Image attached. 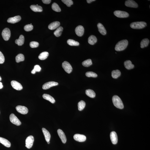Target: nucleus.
I'll return each mask as SVG.
<instances>
[{
  "label": "nucleus",
  "mask_w": 150,
  "mask_h": 150,
  "mask_svg": "<svg viewBox=\"0 0 150 150\" xmlns=\"http://www.w3.org/2000/svg\"><path fill=\"white\" fill-rule=\"evenodd\" d=\"M128 45V41L127 39L120 41L116 44L115 49L117 51H123L127 48Z\"/></svg>",
  "instance_id": "nucleus-1"
},
{
  "label": "nucleus",
  "mask_w": 150,
  "mask_h": 150,
  "mask_svg": "<svg viewBox=\"0 0 150 150\" xmlns=\"http://www.w3.org/2000/svg\"><path fill=\"white\" fill-rule=\"evenodd\" d=\"M112 101L114 105L116 108L120 109L124 108V105L122 101L118 96H114L112 98Z\"/></svg>",
  "instance_id": "nucleus-2"
},
{
  "label": "nucleus",
  "mask_w": 150,
  "mask_h": 150,
  "mask_svg": "<svg viewBox=\"0 0 150 150\" xmlns=\"http://www.w3.org/2000/svg\"><path fill=\"white\" fill-rule=\"evenodd\" d=\"M147 24L144 21L134 22L131 23L130 27L134 29H141L146 27Z\"/></svg>",
  "instance_id": "nucleus-3"
},
{
  "label": "nucleus",
  "mask_w": 150,
  "mask_h": 150,
  "mask_svg": "<svg viewBox=\"0 0 150 150\" xmlns=\"http://www.w3.org/2000/svg\"><path fill=\"white\" fill-rule=\"evenodd\" d=\"M114 14L118 18H126L129 16V14L127 12L123 11L116 10L114 12Z\"/></svg>",
  "instance_id": "nucleus-4"
},
{
  "label": "nucleus",
  "mask_w": 150,
  "mask_h": 150,
  "mask_svg": "<svg viewBox=\"0 0 150 150\" xmlns=\"http://www.w3.org/2000/svg\"><path fill=\"white\" fill-rule=\"evenodd\" d=\"M9 119L13 124L17 126H20L21 124V121L14 114L12 113L10 115Z\"/></svg>",
  "instance_id": "nucleus-5"
},
{
  "label": "nucleus",
  "mask_w": 150,
  "mask_h": 150,
  "mask_svg": "<svg viewBox=\"0 0 150 150\" xmlns=\"http://www.w3.org/2000/svg\"><path fill=\"white\" fill-rule=\"evenodd\" d=\"M34 141V138L32 136L30 135L27 138L26 141V146L28 149L32 147Z\"/></svg>",
  "instance_id": "nucleus-6"
},
{
  "label": "nucleus",
  "mask_w": 150,
  "mask_h": 150,
  "mask_svg": "<svg viewBox=\"0 0 150 150\" xmlns=\"http://www.w3.org/2000/svg\"><path fill=\"white\" fill-rule=\"evenodd\" d=\"M2 35L3 39L4 40H8L11 36L10 30L9 28H4L2 31Z\"/></svg>",
  "instance_id": "nucleus-7"
},
{
  "label": "nucleus",
  "mask_w": 150,
  "mask_h": 150,
  "mask_svg": "<svg viewBox=\"0 0 150 150\" xmlns=\"http://www.w3.org/2000/svg\"><path fill=\"white\" fill-rule=\"evenodd\" d=\"M62 67L65 71L70 73L72 71V68L69 63L67 61H64L62 64Z\"/></svg>",
  "instance_id": "nucleus-8"
},
{
  "label": "nucleus",
  "mask_w": 150,
  "mask_h": 150,
  "mask_svg": "<svg viewBox=\"0 0 150 150\" xmlns=\"http://www.w3.org/2000/svg\"><path fill=\"white\" fill-rule=\"evenodd\" d=\"M17 111L21 114L25 115L28 112V109L27 107L24 106L19 105L16 108Z\"/></svg>",
  "instance_id": "nucleus-9"
},
{
  "label": "nucleus",
  "mask_w": 150,
  "mask_h": 150,
  "mask_svg": "<svg viewBox=\"0 0 150 150\" xmlns=\"http://www.w3.org/2000/svg\"><path fill=\"white\" fill-rule=\"evenodd\" d=\"M73 138L76 141L80 142H84L86 140V137L85 135L80 134H75Z\"/></svg>",
  "instance_id": "nucleus-10"
},
{
  "label": "nucleus",
  "mask_w": 150,
  "mask_h": 150,
  "mask_svg": "<svg viewBox=\"0 0 150 150\" xmlns=\"http://www.w3.org/2000/svg\"><path fill=\"white\" fill-rule=\"evenodd\" d=\"M58 83L55 81H49L44 84L42 86V88L44 90L49 89L51 87L57 86Z\"/></svg>",
  "instance_id": "nucleus-11"
},
{
  "label": "nucleus",
  "mask_w": 150,
  "mask_h": 150,
  "mask_svg": "<svg viewBox=\"0 0 150 150\" xmlns=\"http://www.w3.org/2000/svg\"><path fill=\"white\" fill-rule=\"evenodd\" d=\"M11 83L12 87L17 90H20L23 89V87L22 85L18 82L15 81H12L11 82Z\"/></svg>",
  "instance_id": "nucleus-12"
},
{
  "label": "nucleus",
  "mask_w": 150,
  "mask_h": 150,
  "mask_svg": "<svg viewBox=\"0 0 150 150\" xmlns=\"http://www.w3.org/2000/svg\"><path fill=\"white\" fill-rule=\"evenodd\" d=\"M75 32L77 36L79 37H81L84 33V28L82 26H79L76 28Z\"/></svg>",
  "instance_id": "nucleus-13"
},
{
  "label": "nucleus",
  "mask_w": 150,
  "mask_h": 150,
  "mask_svg": "<svg viewBox=\"0 0 150 150\" xmlns=\"http://www.w3.org/2000/svg\"><path fill=\"white\" fill-rule=\"evenodd\" d=\"M125 4L127 7H129L137 8L138 7L137 3L132 0H128L126 1Z\"/></svg>",
  "instance_id": "nucleus-14"
},
{
  "label": "nucleus",
  "mask_w": 150,
  "mask_h": 150,
  "mask_svg": "<svg viewBox=\"0 0 150 150\" xmlns=\"http://www.w3.org/2000/svg\"><path fill=\"white\" fill-rule=\"evenodd\" d=\"M110 137L112 143L113 144H116L117 143L118 136L116 132L113 131L111 132L110 134Z\"/></svg>",
  "instance_id": "nucleus-15"
},
{
  "label": "nucleus",
  "mask_w": 150,
  "mask_h": 150,
  "mask_svg": "<svg viewBox=\"0 0 150 150\" xmlns=\"http://www.w3.org/2000/svg\"><path fill=\"white\" fill-rule=\"evenodd\" d=\"M57 133L63 143H65L67 141V138L64 132L61 129H59L57 130Z\"/></svg>",
  "instance_id": "nucleus-16"
},
{
  "label": "nucleus",
  "mask_w": 150,
  "mask_h": 150,
  "mask_svg": "<svg viewBox=\"0 0 150 150\" xmlns=\"http://www.w3.org/2000/svg\"><path fill=\"white\" fill-rule=\"evenodd\" d=\"M21 19V17L20 16H17L13 17H11L8 19L7 22L11 23H15L19 21Z\"/></svg>",
  "instance_id": "nucleus-17"
},
{
  "label": "nucleus",
  "mask_w": 150,
  "mask_h": 150,
  "mask_svg": "<svg viewBox=\"0 0 150 150\" xmlns=\"http://www.w3.org/2000/svg\"><path fill=\"white\" fill-rule=\"evenodd\" d=\"M97 26L99 32L101 34L104 35L106 34L107 33L106 30L102 23H99Z\"/></svg>",
  "instance_id": "nucleus-18"
},
{
  "label": "nucleus",
  "mask_w": 150,
  "mask_h": 150,
  "mask_svg": "<svg viewBox=\"0 0 150 150\" xmlns=\"http://www.w3.org/2000/svg\"><path fill=\"white\" fill-rule=\"evenodd\" d=\"M60 25V23L59 22L56 21L53 22L50 24L48 26V28L49 29L53 30L56 29V28L59 27Z\"/></svg>",
  "instance_id": "nucleus-19"
},
{
  "label": "nucleus",
  "mask_w": 150,
  "mask_h": 150,
  "mask_svg": "<svg viewBox=\"0 0 150 150\" xmlns=\"http://www.w3.org/2000/svg\"><path fill=\"white\" fill-rule=\"evenodd\" d=\"M42 131L46 141L47 142L50 141V138H51V135L49 132L44 128H43Z\"/></svg>",
  "instance_id": "nucleus-20"
},
{
  "label": "nucleus",
  "mask_w": 150,
  "mask_h": 150,
  "mask_svg": "<svg viewBox=\"0 0 150 150\" xmlns=\"http://www.w3.org/2000/svg\"><path fill=\"white\" fill-rule=\"evenodd\" d=\"M0 143L7 147H10L11 146L10 142L6 139L0 137Z\"/></svg>",
  "instance_id": "nucleus-21"
},
{
  "label": "nucleus",
  "mask_w": 150,
  "mask_h": 150,
  "mask_svg": "<svg viewBox=\"0 0 150 150\" xmlns=\"http://www.w3.org/2000/svg\"><path fill=\"white\" fill-rule=\"evenodd\" d=\"M30 8L33 11L35 12H41L43 11L42 7L39 5H33L30 6Z\"/></svg>",
  "instance_id": "nucleus-22"
},
{
  "label": "nucleus",
  "mask_w": 150,
  "mask_h": 150,
  "mask_svg": "<svg viewBox=\"0 0 150 150\" xmlns=\"http://www.w3.org/2000/svg\"><path fill=\"white\" fill-rule=\"evenodd\" d=\"M25 38L24 36L22 35H21L20 36L19 38L16 40L15 43L18 46H21L23 45L24 43Z\"/></svg>",
  "instance_id": "nucleus-23"
},
{
  "label": "nucleus",
  "mask_w": 150,
  "mask_h": 150,
  "mask_svg": "<svg viewBox=\"0 0 150 150\" xmlns=\"http://www.w3.org/2000/svg\"><path fill=\"white\" fill-rule=\"evenodd\" d=\"M43 99L49 101L52 103H54L56 102L54 98L48 94H44L43 95Z\"/></svg>",
  "instance_id": "nucleus-24"
},
{
  "label": "nucleus",
  "mask_w": 150,
  "mask_h": 150,
  "mask_svg": "<svg viewBox=\"0 0 150 150\" xmlns=\"http://www.w3.org/2000/svg\"><path fill=\"white\" fill-rule=\"evenodd\" d=\"M124 67L128 69H132L134 67V65L132 64L131 61L129 60L124 61Z\"/></svg>",
  "instance_id": "nucleus-25"
},
{
  "label": "nucleus",
  "mask_w": 150,
  "mask_h": 150,
  "mask_svg": "<svg viewBox=\"0 0 150 150\" xmlns=\"http://www.w3.org/2000/svg\"><path fill=\"white\" fill-rule=\"evenodd\" d=\"M97 39L95 36L91 35L88 39V43L91 45H94L97 42Z\"/></svg>",
  "instance_id": "nucleus-26"
},
{
  "label": "nucleus",
  "mask_w": 150,
  "mask_h": 150,
  "mask_svg": "<svg viewBox=\"0 0 150 150\" xmlns=\"http://www.w3.org/2000/svg\"><path fill=\"white\" fill-rule=\"evenodd\" d=\"M150 41L148 39H144L140 43V47L143 48L148 46L149 43Z\"/></svg>",
  "instance_id": "nucleus-27"
},
{
  "label": "nucleus",
  "mask_w": 150,
  "mask_h": 150,
  "mask_svg": "<svg viewBox=\"0 0 150 150\" xmlns=\"http://www.w3.org/2000/svg\"><path fill=\"white\" fill-rule=\"evenodd\" d=\"M121 73L119 70H113L111 73L112 77L116 79L121 75Z\"/></svg>",
  "instance_id": "nucleus-28"
},
{
  "label": "nucleus",
  "mask_w": 150,
  "mask_h": 150,
  "mask_svg": "<svg viewBox=\"0 0 150 150\" xmlns=\"http://www.w3.org/2000/svg\"><path fill=\"white\" fill-rule=\"evenodd\" d=\"M63 28L62 26L58 27L54 33L55 35L57 37H59L61 35L63 31Z\"/></svg>",
  "instance_id": "nucleus-29"
},
{
  "label": "nucleus",
  "mask_w": 150,
  "mask_h": 150,
  "mask_svg": "<svg viewBox=\"0 0 150 150\" xmlns=\"http://www.w3.org/2000/svg\"><path fill=\"white\" fill-rule=\"evenodd\" d=\"M86 94L88 97L91 98H94L96 96L95 93L93 90L91 89L86 90Z\"/></svg>",
  "instance_id": "nucleus-30"
},
{
  "label": "nucleus",
  "mask_w": 150,
  "mask_h": 150,
  "mask_svg": "<svg viewBox=\"0 0 150 150\" xmlns=\"http://www.w3.org/2000/svg\"><path fill=\"white\" fill-rule=\"evenodd\" d=\"M49 55V53L47 52H43L40 53L39 56V59L44 60L46 59Z\"/></svg>",
  "instance_id": "nucleus-31"
},
{
  "label": "nucleus",
  "mask_w": 150,
  "mask_h": 150,
  "mask_svg": "<svg viewBox=\"0 0 150 150\" xmlns=\"http://www.w3.org/2000/svg\"><path fill=\"white\" fill-rule=\"evenodd\" d=\"M67 43L71 46H78L79 45L78 42L72 39H68L67 41Z\"/></svg>",
  "instance_id": "nucleus-32"
},
{
  "label": "nucleus",
  "mask_w": 150,
  "mask_h": 150,
  "mask_svg": "<svg viewBox=\"0 0 150 150\" xmlns=\"http://www.w3.org/2000/svg\"><path fill=\"white\" fill-rule=\"evenodd\" d=\"M16 61L17 63H19L21 61H23L24 60L25 57L24 55L20 54H18L16 57Z\"/></svg>",
  "instance_id": "nucleus-33"
},
{
  "label": "nucleus",
  "mask_w": 150,
  "mask_h": 150,
  "mask_svg": "<svg viewBox=\"0 0 150 150\" xmlns=\"http://www.w3.org/2000/svg\"><path fill=\"white\" fill-rule=\"evenodd\" d=\"M86 103L83 101L81 100L79 102L78 104V109L79 111L83 110L86 106Z\"/></svg>",
  "instance_id": "nucleus-34"
},
{
  "label": "nucleus",
  "mask_w": 150,
  "mask_h": 150,
  "mask_svg": "<svg viewBox=\"0 0 150 150\" xmlns=\"http://www.w3.org/2000/svg\"><path fill=\"white\" fill-rule=\"evenodd\" d=\"M92 64V61L90 59H88L84 61L82 63V64L84 67H88L91 66Z\"/></svg>",
  "instance_id": "nucleus-35"
},
{
  "label": "nucleus",
  "mask_w": 150,
  "mask_h": 150,
  "mask_svg": "<svg viewBox=\"0 0 150 150\" xmlns=\"http://www.w3.org/2000/svg\"><path fill=\"white\" fill-rule=\"evenodd\" d=\"M52 9L53 10L56 12H61V9L58 5L56 3H54L52 4Z\"/></svg>",
  "instance_id": "nucleus-36"
},
{
  "label": "nucleus",
  "mask_w": 150,
  "mask_h": 150,
  "mask_svg": "<svg viewBox=\"0 0 150 150\" xmlns=\"http://www.w3.org/2000/svg\"><path fill=\"white\" fill-rule=\"evenodd\" d=\"M86 76L88 77H92L96 78L97 77V74L95 73L92 72H89L86 73Z\"/></svg>",
  "instance_id": "nucleus-37"
},
{
  "label": "nucleus",
  "mask_w": 150,
  "mask_h": 150,
  "mask_svg": "<svg viewBox=\"0 0 150 150\" xmlns=\"http://www.w3.org/2000/svg\"><path fill=\"white\" fill-rule=\"evenodd\" d=\"M61 1L68 7H71L73 4V1L72 0H62Z\"/></svg>",
  "instance_id": "nucleus-38"
},
{
  "label": "nucleus",
  "mask_w": 150,
  "mask_h": 150,
  "mask_svg": "<svg viewBox=\"0 0 150 150\" xmlns=\"http://www.w3.org/2000/svg\"><path fill=\"white\" fill-rule=\"evenodd\" d=\"M33 29V26L32 25L28 24L26 25L24 27V29L26 31L32 30Z\"/></svg>",
  "instance_id": "nucleus-39"
},
{
  "label": "nucleus",
  "mask_w": 150,
  "mask_h": 150,
  "mask_svg": "<svg viewBox=\"0 0 150 150\" xmlns=\"http://www.w3.org/2000/svg\"><path fill=\"white\" fill-rule=\"evenodd\" d=\"M30 45L31 48H35L39 46V44L37 42H32L30 43Z\"/></svg>",
  "instance_id": "nucleus-40"
},
{
  "label": "nucleus",
  "mask_w": 150,
  "mask_h": 150,
  "mask_svg": "<svg viewBox=\"0 0 150 150\" xmlns=\"http://www.w3.org/2000/svg\"><path fill=\"white\" fill-rule=\"evenodd\" d=\"M4 55L0 51V64H3L4 61Z\"/></svg>",
  "instance_id": "nucleus-41"
},
{
  "label": "nucleus",
  "mask_w": 150,
  "mask_h": 150,
  "mask_svg": "<svg viewBox=\"0 0 150 150\" xmlns=\"http://www.w3.org/2000/svg\"><path fill=\"white\" fill-rule=\"evenodd\" d=\"M34 69L36 72H39L40 71L41 68L38 65H36L34 66Z\"/></svg>",
  "instance_id": "nucleus-42"
},
{
  "label": "nucleus",
  "mask_w": 150,
  "mask_h": 150,
  "mask_svg": "<svg viewBox=\"0 0 150 150\" xmlns=\"http://www.w3.org/2000/svg\"><path fill=\"white\" fill-rule=\"evenodd\" d=\"M42 1L44 4H48L51 3V0H42Z\"/></svg>",
  "instance_id": "nucleus-43"
},
{
  "label": "nucleus",
  "mask_w": 150,
  "mask_h": 150,
  "mask_svg": "<svg viewBox=\"0 0 150 150\" xmlns=\"http://www.w3.org/2000/svg\"><path fill=\"white\" fill-rule=\"evenodd\" d=\"M95 1V0H87L86 1L87 2L88 4H90V3H91V2Z\"/></svg>",
  "instance_id": "nucleus-44"
},
{
  "label": "nucleus",
  "mask_w": 150,
  "mask_h": 150,
  "mask_svg": "<svg viewBox=\"0 0 150 150\" xmlns=\"http://www.w3.org/2000/svg\"><path fill=\"white\" fill-rule=\"evenodd\" d=\"M36 71L34 70V69H33L31 71V73L32 74H34L36 73Z\"/></svg>",
  "instance_id": "nucleus-45"
},
{
  "label": "nucleus",
  "mask_w": 150,
  "mask_h": 150,
  "mask_svg": "<svg viewBox=\"0 0 150 150\" xmlns=\"http://www.w3.org/2000/svg\"><path fill=\"white\" fill-rule=\"evenodd\" d=\"M3 87L2 83L1 82H0V89H2Z\"/></svg>",
  "instance_id": "nucleus-46"
},
{
  "label": "nucleus",
  "mask_w": 150,
  "mask_h": 150,
  "mask_svg": "<svg viewBox=\"0 0 150 150\" xmlns=\"http://www.w3.org/2000/svg\"><path fill=\"white\" fill-rule=\"evenodd\" d=\"M1 80H2V79H1V77L0 76V81H1Z\"/></svg>",
  "instance_id": "nucleus-47"
},
{
  "label": "nucleus",
  "mask_w": 150,
  "mask_h": 150,
  "mask_svg": "<svg viewBox=\"0 0 150 150\" xmlns=\"http://www.w3.org/2000/svg\"><path fill=\"white\" fill-rule=\"evenodd\" d=\"M47 143H48V144H49L50 143V141L47 142Z\"/></svg>",
  "instance_id": "nucleus-48"
}]
</instances>
